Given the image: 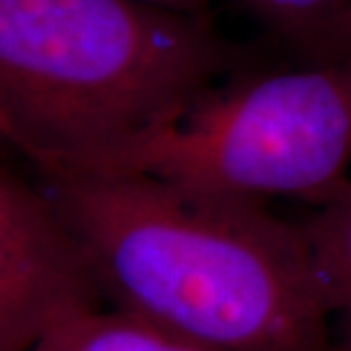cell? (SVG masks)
Returning a JSON list of instances; mask_svg holds the SVG:
<instances>
[{"instance_id":"5b68a950","label":"cell","mask_w":351,"mask_h":351,"mask_svg":"<svg viewBox=\"0 0 351 351\" xmlns=\"http://www.w3.org/2000/svg\"><path fill=\"white\" fill-rule=\"evenodd\" d=\"M32 351H208L135 313L108 306L41 340Z\"/></svg>"},{"instance_id":"52a82bcc","label":"cell","mask_w":351,"mask_h":351,"mask_svg":"<svg viewBox=\"0 0 351 351\" xmlns=\"http://www.w3.org/2000/svg\"><path fill=\"white\" fill-rule=\"evenodd\" d=\"M269 23L292 32L335 25L351 10V0H244Z\"/></svg>"},{"instance_id":"277c9868","label":"cell","mask_w":351,"mask_h":351,"mask_svg":"<svg viewBox=\"0 0 351 351\" xmlns=\"http://www.w3.org/2000/svg\"><path fill=\"white\" fill-rule=\"evenodd\" d=\"M80 237L44 187L0 171V351H32L108 308Z\"/></svg>"},{"instance_id":"7a4b0ae2","label":"cell","mask_w":351,"mask_h":351,"mask_svg":"<svg viewBox=\"0 0 351 351\" xmlns=\"http://www.w3.org/2000/svg\"><path fill=\"white\" fill-rule=\"evenodd\" d=\"M203 14L137 0H0V130L37 169L158 128L237 60Z\"/></svg>"},{"instance_id":"8fae6325","label":"cell","mask_w":351,"mask_h":351,"mask_svg":"<svg viewBox=\"0 0 351 351\" xmlns=\"http://www.w3.org/2000/svg\"><path fill=\"white\" fill-rule=\"evenodd\" d=\"M345 64L349 66V71H351V55H349V58H347V62H345Z\"/></svg>"},{"instance_id":"ba28073f","label":"cell","mask_w":351,"mask_h":351,"mask_svg":"<svg viewBox=\"0 0 351 351\" xmlns=\"http://www.w3.org/2000/svg\"><path fill=\"white\" fill-rule=\"evenodd\" d=\"M137 3L156 5V7H165V10L185 12V14H203L208 0H137Z\"/></svg>"},{"instance_id":"6da1fadb","label":"cell","mask_w":351,"mask_h":351,"mask_svg":"<svg viewBox=\"0 0 351 351\" xmlns=\"http://www.w3.org/2000/svg\"><path fill=\"white\" fill-rule=\"evenodd\" d=\"M39 173L110 306L208 351H338L301 221L142 173Z\"/></svg>"},{"instance_id":"9c48e42d","label":"cell","mask_w":351,"mask_h":351,"mask_svg":"<svg viewBox=\"0 0 351 351\" xmlns=\"http://www.w3.org/2000/svg\"><path fill=\"white\" fill-rule=\"evenodd\" d=\"M340 326L338 328V351H351V311L338 315Z\"/></svg>"},{"instance_id":"8992f818","label":"cell","mask_w":351,"mask_h":351,"mask_svg":"<svg viewBox=\"0 0 351 351\" xmlns=\"http://www.w3.org/2000/svg\"><path fill=\"white\" fill-rule=\"evenodd\" d=\"M335 317L351 311V180L301 221Z\"/></svg>"},{"instance_id":"30bf717a","label":"cell","mask_w":351,"mask_h":351,"mask_svg":"<svg viewBox=\"0 0 351 351\" xmlns=\"http://www.w3.org/2000/svg\"><path fill=\"white\" fill-rule=\"evenodd\" d=\"M335 27H345V30L351 34V10L345 14V16H342L340 21H338V23H335Z\"/></svg>"},{"instance_id":"3957f363","label":"cell","mask_w":351,"mask_h":351,"mask_svg":"<svg viewBox=\"0 0 351 351\" xmlns=\"http://www.w3.org/2000/svg\"><path fill=\"white\" fill-rule=\"evenodd\" d=\"M351 71L290 69L206 91L108 151L39 171L142 173L208 192L324 203L349 178Z\"/></svg>"}]
</instances>
